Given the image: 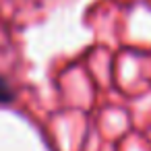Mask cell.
Listing matches in <instances>:
<instances>
[{"label":"cell","instance_id":"obj_1","mask_svg":"<svg viewBox=\"0 0 151 151\" xmlns=\"http://www.w3.org/2000/svg\"><path fill=\"white\" fill-rule=\"evenodd\" d=\"M13 101V89L9 87V83L0 77V104H9Z\"/></svg>","mask_w":151,"mask_h":151}]
</instances>
